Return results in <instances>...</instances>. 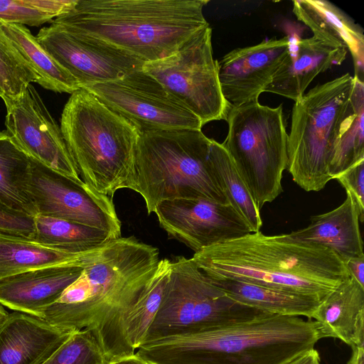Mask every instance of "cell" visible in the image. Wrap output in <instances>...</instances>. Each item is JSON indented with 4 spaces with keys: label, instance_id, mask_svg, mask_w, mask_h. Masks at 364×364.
I'll return each instance as SVG.
<instances>
[{
    "label": "cell",
    "instance_id": "60d3db41",
    "mask_svg": "<svg viewBox=\"0 0 364 364\" xmlns=\"http://www.w3.org/2000/svg\"><path fill=\"white\" fill-rule=\"evenodd\" d=\"M0 97L3 100L4 98V93H3V91L0 87Z\"/></svg>",
    "mask_w": 364,
    "mask_h": 364
},
{
    "label": "cell",
    "instance_id": "d4e9b609",
    "mask_svg": "<svg viewBox=\"0 0 364 364\" xmlns=\"http://www.w3.org/2000/svg\"><path fill=\"white\" fill-rule=\"evenodd\" d=\"M31 175V158L6 130L0 132V201L16 212L35 217Z\"/></svg>",
    "mask_w": 364,
    "mask_h": 364
},
{
    "label": "cell",
    "instance_id": "f546056e",
    "mask_svg": "<svg viewBox=\"0 0 364 364\" xmlns=\"http://www.w3.org/2000/svg\"><path fill=\"white\" fill-rule=\"evenodd\" d=\"M170 265L171 259H160L149 288L125 319L122 331L123 338L129 355L135 353L146 339L161 304Z\"/></svg>",
    "mask_w": 364,
    "mask_h": 364
},
{
    "label": "cell",
    "instance_id": "52a82bcc",
    "mask_svg": "<svg viewBox=\"0 0 364 364\" xmlns=\"http://www.w3.org/2000/svg\"><path fill=\"white\" fill-rule=\"evenodd\" d=\"M225 120L228 132L221 144L260 210L283 191L288 134L282 105L275 108L258 101L237 107L230 105Z\"/></svg>",
    "mask_w": 364,
    "mask_h": 364
},
{
    "label": "cell",
    "instance_id": "ffe728a7",
    "mask_svg": "<svg viewBox=\"0 0 364 364\" xmlns=\"http://www.w3.org/2000/svg\"><path fill=\"white\" fill-rule=\"evenodd\" d=\"M293 13L314 36L347 49L353 58L354 77L364 82V33L344 11L326 0L293 1Z\"/></svg>",
    "mask_w": 364,
    "mask_h": 364
},
{
    "label": "cell",
    "instance_id": "4316f807",
    "mask_svg": "<svg viewBox=\"0 0 364 364\" xmlns=\"http://www.w3.org/2000/svg\"><path fill=\"white\" fill-rule=\"evenodd\" d=\"M84 252L71 253L0 234V281L32 269L74 262Z\"/></svg>",
    "mask_w": 364,
    "mask_h": 364
},
{
    "label": "cell",
    "instance_id": "f1b7e54d",
    "mask_svg": "<svg viewBox=\"0 0 364 364\" xmlns=\"http://www.w3.org/2000/svg\"><path fill=\"white\" fill-rule=\"evenodd\" d=\"M210 158L228 203L247 221L252 232L260 231L262 220L249 190L222 144L212 140Z\"/></svg>",
    "mask_w": 364,
    "mask_h": 364
},
{
    "label": "cell",
    "instance_id": "8992f818",
    "mask_svg": "<svg viewBox=\"0 0 364 364\" xmlns=\"http://www.w3.org/2000/svg\"><path fill=\"white\" fill-rule=\"evenodd\" d=\"M60 127L81 180L112 198L127 188L141 134L133 123L81 88L65 105Z\"/></svg>",
    "mask_w": 364,
    "mask_h": 364
},
{
    "label": "cell",
    "instance_id": "74e56055",
    "mask_svg": "<svg viewBox=\"0 0 364 364\" xmlns=\"http://www.w3.org/2000/svg\"><path fill=\"white\" fill-rule=\"evenodd\" d=\"M107 364H148L136 353L110 360Z\"/></svg>",
    "mask_w": 364,
    "mask_h": 364
},
{
    "label": "cell",
    "instance_id": "5b68a950",
    "mask_svg": "<svg viewBox=\"0 0 364 364\" xmlns=\"http://www.w3.org/2000/svg\"><path fill=\"white\" fill-rule=\"evenodd\" d=\"M212 140L201 129L141 133L127 188L141 195L149 214L175 198L229 203L210 161Z\"/></svg>",
    "mask_w": 364,
    "mask_h": 364
},
{
    "label": "cell",
    "instance_id": "484cf974",
    "mask_svg": "<svg viewBox=\"0 0 364 364\" xmlns=\"http://www.w3.org/2000/svg\"><path fill=\"white\" fill-rule=\"evenodd\" d=\"M364 82L353 77L348 105L333 146L329 162L332 179L364 160Z\"/></svg>",
    "mask_w": 364,
    "mask_h": 364
},
{
    "label": "cell",
    "instance_id": "6da1fadb",
    "mask_svg": "<svg viewBox=\"0 0 364 364\" xmlns=\"http://www.w3.org/2000/svg\"><path fill=\"white\" fill-rule=\"evenodd\" d=\"M160 259L157 247L134 236L111 239L85 253L80 275L39 318L63 331H90L108 360L128 355L123 326Z\"/></svg>",
    "mask_w": 364,
    "mask_h": 364
},
{
    "label": "cell",
    "instance_id": "7c38bea8",
    "mask_svg": "<svg viewBox=\"0 0 364 364\" xmlns=\"http://www.w3.org/2000/svg\"><path fill=\"white\" fill-rule=\"evenodd\" d=\"M29 193L37 215L99 229L113 239L122 237L111 197L32 158Z\"/></svg>",
    "mask_w": 364,
    "mask_h": 364
},
{
    "label": "cell",
    "instance_id": "4fadbf2b",
    "mask_svg": "<svg viewBox=\"0 0 364 364\" xmlns=\"http://www.w3.org/2000/svg\"><path fill=\"white\" fill-rule=\"evenodd\" d=\"M36 38L82 87L114 81L139 70L144 62L105 42L51 23Z\"/></svg>",
    "mask_w": 364,
    "mask_h": 364
},
{
    "label": "cell",
    "instance_id": "83f0119b",
    "mask_svg": "<svg viewBox=\"0 0 364 364\" xmlns=\"http://www.w3.org/2000/svg\"><path fill=\"white\" fill-rule=\"evenodd\" d=\"M111 239L109 233L99 229L48 216H35L33 241L46 246L82 253Z\"/></svg>",
    "mask_w": 364,
    "mask_h": 364
},
{
    "label": "cell",
    "instance_id": "8d00e7d4",
    "mask_svg": "<svg viewBox=\"0 0 364 364\" xmlns=\"http://www.w3.org/2000/svg\"><path fill=\"white\" fill-rule=\"evenodd\" d=\"M281 364H320L318 352L314 348L301 353Z\"/></svg>",
    "mask_w": 364,
    "mask_h": 364
},
{
    "label": "cell",
    "instance_id": "d6986e66",
    "mask_svg": "<svg viewBox=\"0 0 364 364\" xmlns=\"http://www.w3.org/2000/svg\"><path fill=\"white\" fill-rule=\"evenodd\" d=\"M291 41V40H290ZM347 49L312 36L296 41L294 51L288 55L264 92L274 93L294 102L299 100L319 74L340 65Z\"/></svg>",
    "mask_w": 364,
    "mask_h": 364
},
{
    "label": "cell",
    "instance_id": "d6a6232c",
    "mask_svg": "<svg viewBox=\"0 0 364 364\" xmlns=\"http://www.w3.org/2000/svg\"><path fill=\"white\" fill-rule=\"evenodd\" d=\"M102 349L88 330L73 331L42 364H107Z\"/></svg>",
    "mask_w": 364,
    "mask_h": 364
},
{
    "label": "cell",
    "instance_id": "836d02e7",
    "mask_svg": "<svg viewBox=\"0 0 364 364\" xmlns=\"http://www.w3.org/2000/svg\"><path fill=\"white\" fill-rule=\"evenodd\" d=\"M0 234L33 240L35 217L16 212L0 201Z\"/></svg>",
    "mask_w": 364,
    "mask_h": 364
},
{
    "label": "cell",
    "instance_id": "7402d4cb",
    "mask_svg": "<svg viewBox=\"0 0 364 364\" xmlns=\"http://www.w3.org/2000/svg\"><path fill=\"white\" fill-rule=\"evenodd\" d=\"M286 235L297 242L331 249L343 262L364 255L358 210L349 193H346V198L336 208L312 216L307 227Z\"/></svg>",
    "mask_w": 364,
    "mask_h": 364
},
{
    "label": "cell",
    "instance_id": "cb8c5ba5",
    "mask_svg": "<svg viewBox=\"0 0 364 364\" xmlns=\"http://www.w3.org/2000/svg\"><path fill=\"white\" fill-rule=\"evenodd\" d=\"M0 32L37 77V83L55 92L73 94L81 89L76 80L43 48L23 25L0 23Z\"/></svg>",
    "mask_w": 364,
    "mask_h": 364
},
{
    "label": "cell",
    "instance_id": "2e32d148",
    "mask_svg": "<svg viewBox=\"0 0 364 364\" xmlns=\"http://www.w3.org/2000/svg\"><path fill=\"white\" fill-rule=\"evenodd\" d=\"M290 48L288 36L274 38L235 48L218 60L219 83L227 102L237 107L258 101L283 64Z\"/></svg>",
    "mask_w": 364,
    "mask_h": 364
},
{
    "label": "cell",
    "instance_id": "e0dca14e",
    "mask_svg": "<svg viewBox=\"0 0 364 364\" xmlns=\"http://www.w3.org/2000/svg\"><path fill=\"white\" fill-rule=\"evenodd\" d=\"M87 252L74 262L32 269L0 281V305L39 318L80 275Z\"/></svg>",
    "mask_w": 364,
    "mask_h": 364
},
{
    "label": "cell",
    "instance_id": "5bb4252c",
    "mask_svg": "<svg viewBox=\"0 0 364 364\" xmlns=\"http://www.w3.org/2000/svg\"><path fill=\"white\" fill-rule=\"evenodd\" d=\"M154 213L170 238L195 252L252 232L230 203L204 198H175L161 202Z\"/></svg>",
    "mask_w": 364,
    "mask_h": 364
},
{
    "label": "cell",
    "instance_id": "ac0fdd59",
    "mask_svg": "<svg viewBox=\"0 0 364 364\" xmlns=\"http://www.w3.org/2000/svg\"><path fill=\"white\" fill-rule=\"evenodd\" d=\"M71 333L25 313L9 314L0 325V364H42Z\"/></svg>",
    "mask_w": 364,
    "mask_h": 364
},
{
    "label": "cell",
    "instance_id": "30bf717a",
    "mask_svg": "<svg viewBox=\"0 0 364 364\" xmlns=\"http://www.w3.org/2000/svg\"><path fill=\"white\" fill-rule=\"evenodd\" d=\"M211 37L212 28L208 26L194 34L173 54L144 63L142 68L195 114L203 126L225 119L230 105L221 92Z\"/></svg>",
    "mask_w": 364,
    "mask_h": 364
},
{
    "label": "cell",
    "instance_id": "e575fe53",
    "mask_svg": "<svg viewBox=\"0 0 364 364\" xmlns=\"http://www.w3.org/2000/svg\"><path fill=\"white\" fill-rule=\"evenodd\" d=\"M334 179L337 180L354 198L359 213V221L364 220V160L356 163Z\"/></svg>",
    "mask_w": 364,
    "mask_h": 364
},
{
    "label": "cell",
    "instance_id": "9c48e42d",
    "mask_svg": "<svg viewBox=\"0 0 364 364\" xmlns=\"http://www.w3.org/2000/svg\"><path fill=\"white\" fill-rule=\"evenodd\" d=\"M267 314L232 299L210 282L191 258L177 256L171 259L161 304L144 342L247 321Z\"/></svg>",
    "mask_w": 364,
    "mask_h": 364
},
{
    "label": "cell",
    "instance_id": "603a6c76",
    "mask_svg": "<svg viewBox=\"0 0 364 364\" xmlns=\"http://www.w3.org/2000/svg\"><path fill=\"white\" fill-rule=\"evenodd\" d=\"M208 279L232 299L269 314L305 316L311 319L313 314L322 301L311 295L234 279Z\"/></svg>",
    "mask_w": 364,
    "mask_h": 364
},
{
    "label": "cell",
    "instance_id": "1f68e13d",
    "mask_svg": "<svg viewBox=\"0 0 364 364\" xmlns=\"http://www.w3.org/2000/svg\"><path fill=\"white\" fill-rule=\"evenodd\" d=\"M35 73L0 32V87L7 104L19 97L31 82Z\"/></svg>",
    "mask_w": 364,
    "mask_h": 364
},
{
    "label": "cell",
    "instance_id": "ab89813d",
    "mask_svg": "<svg viewBox=\"0 0 364 364\" xmlns=\"http://www.w3.org/2000/svg\"><path fill=\"white\" fill-rule=\"evenodd\" d=\"M8 314H9L5 310V309L1 305H0V325L5 320Z\"/></svg>",
    "mask_w": 364,
    "mask_h": 364
},
{
    "label": "cell",
    "instance_id": "44dd1931",
    "mask_svg": "<svg viewBox=\"0 0 364 364\" xmlns=\"http://www.w3.org/2000/svg\"><path fill=\"white\" fill-rule=\"evenodd\" d=\"M311 319L320 338H338L351 348L364 347V287L350 277L321 301Z\"/></svg>",
    "mask_w": 364,
    "mask_h": 364
},
{
    "label": "cell",
    "instance_id": "d590c367",
    "mask_svg": "<svg viewBox=\"0 0 364 364\" xmlns=\"http://www.w3.org/2000/svg\"><path fill=\"white\" fill-rule=\"evenodd\" d=\"M344 263L350 277L364 287V255L348 258Z\"/></svg>",
    "mask_w": 364,
    "mask_h": 364
},
{
    "label": "cell",
    "instance_id": "ba28073f",
    "mask_svg": "<svg viewBox=\"0 0 364 364\" xmlns=\"http://www.w3.org/2000/svg\"><path fill=\"white\" fill-rule=\"evenodd\" d=\"M353 84V77L346 73L316 85L293 106L287 169L307 192L319 191L332 180L330 158Z\"/></svg>",
    "mask_w": 364,
    "mask_h": 364
},
{
    "label": "cell",
    "instance_id": "277c9868",
    "mask_svg": "<svg viewBox=\"0 0 364 364\" xmlns=\"http://www.w3.org/2000/svg\"><path fill=\"white\" fill-rule=\"evenodd\" d=\"M207 0H77L51 23L91 36L144 63L165 58L210 26Z\"/></svg>",
    "mask_w": 364,
    "mask_h": 364
},
{
    "label": "cell",
    "instance_id": "4dcf8cb0",
    "mask_svg": "<svg viewBox=\"0 0 364 364\" xmlns=\"http://www.w3.org/2000/svg\"><path fill=\"white\" fill-rule=\"evenodd\" d=\"M77 0H0V23L40 26L72 10Z\"/></svg>",
    "mask_w": 364,
    "mask_h": 364
},
{
    "label": "cell",
    "instance_id": "f35d334b",
    "mask_svg": "<svg viewBox=\"0 0 364 364\" xmlns=\"http://www.w3.org/2000/svg\"><path fill=\"white\" fill-rule=\"evenodd\" d=\"M364 347L352 348V355L347 364H363Z\"/></svg>",
    "mask_w": 364,
    "mask_h": 364
},
{
    "label": "cell",
    "instance_id": "3957f363",
    "mask_svg": "<svg viewBox=\"0 0 364 364\" xmlns=\"http://www.w3.org/2000/svg\"><path fill=\"white\" fill-rule=\"evenodd\" d=\"M320 339L312 319L267 314L146 341L136 353L148 364H281Z\"/></svg>",
    "mask_w": 364,
    "mask_h": 364
},
{
    "label": "cell",
    "instance_id": "9a60e30c",
    "mask_svg": "<svg viewBox=\"0 0 364 364\" xmlns=\"http://www.w3.org/2000/svg\"><path fill=\"white\" fill-rule=\"evenodd\" d=\"M5 106L6 131L23 151L56 171L81 179L60 127L31 84L19 97Z\"/></svg>",
    "mask_w": 364,
    "mask_h": 364
},
{
    "label": "cell",
    "instance_id": "7a4b0ae2",
    "mask_svg": "<svg viewBox=\"0 0 364 364\" xmlns=\"http://www.w3.org/2000/svg\"><path fill=\"white\" fill-rule=\"evenodd\" d=\"M191 259L210 279H234L321 300L350 277L332 250L261 231L205 247Z\"/></svg>",
    "mask_w": 364,
    "mask_h": 364
},
{
    "label": "cell",
    "instance_id": "8fae6325",
    "mask_svg": "<svg viewBox=\"0 0 364 364\" xmlns=\"http://www.w3.org/2000/svg\"><path fill=\"white\" fill-rule=\"evenodd\" d=\"M141 132L201 129L200 119L143 70L82 87Z\"/></svg>",
    "mask_w": 364,
    "mask_h": 364
}]
</instances>
